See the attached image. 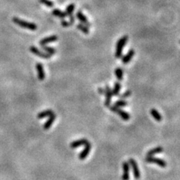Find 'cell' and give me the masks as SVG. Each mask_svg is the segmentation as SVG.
<instances>
[{
	"mask_svg": "<svg viewBox=\"0 0 180 180\" xmlns=\"http://www.w3.org/2000/svg\"><path fill=\"white\" fill-rule=\"evenodd\" d=\"M91 149H92V145H91V143H89V142H88L86 145H85L84 149H82V151L80 152V154L79 155V158L80 160H84L85 158L88 156L89 154Z\"/></svg>",
	"mask_w": 180,
	"mask_h": 180,
	"instance_id": "ba28073f",
	"label": "cell"
},
{
	"mask_svg": "<svg viewBox=\"0 0 180 180\" xmlns=\"http://www.w3.org/2000/svg\"><path fill=\"white\" fill-rule=\"evenodd\" d=\"M39 2H41V3L44 4V5H45L47 6V7H53V2H51L50 0H39Z\"/></svg>",
	"mask_w": 180,
	"mask_h": 180,
	"instance_id": "484cf974",
	"label": "cell"
},
{
	"mask_svg": "<svg viewBox=\"0 0 180 180\" xmlns=\"http://www.w3.org/2000/svg\"><path fill=\"white\" fill-rule=\"evenodd\" d=\"M128 163L130 164V165L132 167V170H133L134 176L136 179H138L140 177V170H139V167L137 163L136 162L134 159L133 158H130Z\"/></svg>",
	"mask_w": 180,
	"mask_h": 180,
	"instance_id": "5b68a950",
	"label": "cell"
},
{
	"mask_svg": "<svg viewBox=\"0 0 180 180\" xmlns=\"http://www.w3.org/2000/svg\"><path fill=\"white\" fill-rule=\"evenodd\" d=\"M146 161L147 163L150 164H155L158 165L161 167H167V162L163 159L161 158H155L153 156H146Z\"/></svg>",
	"mask_w": 180,
	"mask_h": 180,
	"instance_id": "277c9868",
	"label": "cell"
},
{
	"mask_svg": "<svg viewBox=\"0 0 180 180\" xmlns=\"http://www.w3.org/2000/svg\"><path fill=\"white\" fill-rule=\"evenodd\" d=\"M58 40V36L54 35L48 36V37H46L44 38H43L42 40H41L39 42L40 45L41 46H44L46 44H48L50 43H52V42H54Z\"/></svg>",
	"mask_w": 180,
	"mask_h": 180,
	"instance_id": "30bf717a",
	"label": "cell"
},
{
	"mask_svg": "<svg viewBox=\"0 0 180 180\" xmlns=\"http://www.w3.org/2000/svg\"><path fill=\"white\" fill-rule=\"evenodd\" d=\"M69 17H70V21H69V22H71V24L72 25V24H73V23H74L75 19H74V17L73 15H72V16H70Z\"/></svg>",
	"mask_w": 180,
	"mask_h": 180,
	"instance_id": "f1b7e54d",
	"label": "cell"
},
{
	"mask_svg": "<svg viewBox=\"0 0 180 180\" xmlns=\"http://www.w3.org/2000/svg\"><path fill=\"white\" fill-rule=\"evenodd\" d=\"M52 14L54 15V16H56V17H59V18H61V19L65 18V17L67 16L65 12H63L62 11H61V10H59V9H57V8H56V9L52 10Z\"/></svg>",
	"mask_w": 180,
	"mask_h": 180,
	"instance_id": "ac0fdd59",
	"label": "cell"
},
{
	"mask_svg": "<svg viewBox=\"0 0 180 180\" xmlns=\"http://www.w3.org/2000/svg\"><path fill=\"white\" fill-rule=\"evenodd\" d=\"M56 118V116L55 113H52V115H50V116H49L48 119L47 120V122H45L44 125V129L48 130L49 128L52 126V123L54 122Z\"/></svg>",
	"mask_w": 180,
	"mask_h": 180,
	"instance_id": "9a60e30c",
	"label": "cell"
},
{
	"mask_svg": "<svg viewBox=\"0 0 180 180\" xmlns=\"http://www.w3.org/2000/svg\"><path fill=\"white\" fill-rule=\"evenodd\" d=\"M134 50H133V49H131V50H130L128 52H127V54H125V56L122 57V63L123 64H127L128 62H131V60L132 59V58L134 57Z\"/></svg>",
	"mask_w": 180,
	"mask_h": 180,
	"instance_id": "4fadbf2b",
	"label": "cell"
},
{
	"mask_svg": "<svg viewBox=\"0 0 180 180\" xmlns=\"http://www.w3.org/2000/svg\"><path fill=\"white\" fill-rule=\"evenodd\" d=\"M36 69L38 71V77L40 80H44L45 78V73L44 70V66L41 63L36 64Z\"/></svg>",
	"mask_w": 180,
	"mask_h": 180,
	"instance_id": "7c38bea8",
	"label": "cell"
},
{
	"mask_svg": "<svg viewBox=\"0 0 180 180\" xmlns=\"http://www.w3.org/2000/svg\"><path fill=\"white\" fill-rule=\"evenodd\" d=\"M179 43H180V41H179Z\"/></svg>",
	"mask_w": 180,
	"mask_h": 180,
	"instance_id": "4dcf8cb0",
	"label": "cell"
},
{
	"mask_svg": "<svg viewBox=\"0 0 180 180\" xmlns=\"http://www.w3.org/2000/svg\"><path fill=\"white\" fill-rule=\"evenodd\" d=\"M127 40H128V36L127 35L122 36L120 39H119L118 42L116 44V52H115V56H116V59H120V57H122V50H123L124 47L127 44Z\"/></svg>",
	"mask_w": 180,
	"mask_h": 180,
	"instance_id": "7a4b0ae2",
	"label": "cell"
},
{
	"mask_svg": "<svg viewBox=\"0 0 180 180\" xmlns=\"http://www.w3.org/2000/svg\"><path fill=\"white\" fill-rule=\"evenodd\" d=\"M29 50H30V51L33 53V54H35V56H39V57H41V58L50 59L51 57V56H52V55L49 54V53H47V52L46 53V52H41L40 50H38V49L36 47H35V46H32V47H30Z\"/></svg>",
	"mask_w": 180,
	"mask_h": 180,
	"instance_id": "8992f818",
	"label": "cell"
},
{
	"mask_svg": "<svg viewBox=\"0 0 180 180\" xmlns=\"http://www.w3.org/2000/svg\"><path fill=\"white\" fill-rule=\"evenodd\" d=\"M12 20H13V22H14L15 24L17 25V26H20L22 28L29 29L31 30V31H35V30H36L38 29V26L35 23L23 20H21V19L18 18V17H13Z\"/></svg>",
	"mask_w": 180,
	"mask_h": 180,
	"instance_id": "6da1fadb",
	"label": "cell"
},
{
	"mask_svg": "<svg viewBox=\"0 0 180 180\" xmlns=\"http://www.w3.org/2000/svg\"><path fill=\"white\" fill-rule=\"evenodd\" d=\"M98 92H99L100 94H104V89H101V88H99L98 89Z\"/></svg>",
	"mask_w": 180,
	"mask_h": 180,
	"instance_id": "f546056e",
	"label": "cell"
},
{
	"mask_svg": "<svg viewBox=\"0 0 180 180\" xmlns=\"http://www.w3.org/2000/svg\"><path fill=\"white\" fill-rule=\"evenodd\" d=\"M41 47H42L44 50L46 51V52H47V53H49V54L53 55L56 53V50L55 48H52V47H47V46H46V45H44V46H41Z\"/></svg>",
	"mask_w": 180,
	"mask_h": 180,
	"instance_id": "cb8c5ba5",
	"label": "cell"
},
{
	"mask_svg": "<svg viewBox=\"0 0 180 180\" xmlns=\"http://www.w3.org/2000/svg\"><path fill=\"white\" fill-rule=\"evenodd\" d=\"M150 113L152 115V116L157 121V122H161L162 120V116L160 114V112L155 108H152L151 110H150Z\"/></svg>",
	"mask_w": 180,
	"mask_h": 180,
	"instance_id": "e0dca14e",
	"label": "cell"
},
{
	"mask_svg": "<svg viewBox=\"0 0 180 180\" xmlns=\"http://www.w3.org/2000/svg\"><path fill=\"white\" fill-rule=\"evenodd\" d=\"M61 24H62V26H63V27H69V26L71 25V22H68V21H66V20H62Z\"/></svg>",
	"mask_w": 180,
	"mask_h": 180,
	"instance_id": "83f0119b",
	"label": "cell"
},
{
	"mask_svg": "<svg viewBox=\"0 0 180 180\" xmlns=\"http://www.w3.org/2000/svg\"><path fill=\"white\" fill-rule=\"evenodd\" d=\"M76 17H77V18L80 21L81 23L86 25V26H91V23L89 22V20H87L86 17L82 14V12L81 11H77V14H76Z\"/></svg>",
	"mask_w": 180,
	"mask_h": 180,
	"instance_id": "8fae6325",
	"label": "cell"
},
{
	"mask_svg": "<svg viewBox=\"0 0 180 180\" xmlns=\"http://www.w3.org/2000/svg\"><path fill=\"white\" fill-rule=\"evenodd\" d=\"M53 113L51 110H44V111H42V112H39L38 114V119H43L44 117H47V116H50V115H52Z\"/></svg>",
	"mask_w": 180,
	"mask_h": 180,
	"instance_id": "ffe728a7",
	"label": "cell"
},
{
	"mask_svg": "<svg viewBox=\"0 0 180 180\" xmlns=\"http://www.w3.org/2000/svg\"><path fill=\"white\" fill-rule=\"evenodd\" d=\"M163 151L164 149L162 148V147H161V146H157L155 148L152 149L151 150H149V151L146 153V156H148V157H149V156H153L155 155H156V154L162 152Z\"/></svg>",
	"mask_w": 180,
	"mask_h": 180,
	"instance_id": "2e32d148",
	"label": "cell"
},
{
	"mask_svg": "<svg viewBox=\"0 0 180 180\" xmlns=\"http://www.w3.org/2000/svg\"><path fill=\"white\" fill-rule=\"evenodd\" d=\"M77 28L79 30H80L82 33L86 34V35H88L89 33V30L88 26H86V25L82 24V23H79L77 25Z\"/></svg>",
	"mask_w": 180,
	"mask_h": 180,
	"instance_id": "44dd1931",
	"label": "cell"
},
{
	"mask_svg": "<svg viewBox=\"0 0 180 180\" xmlns=\"http://www.w3.org/2000/svg\"><path fill=\"white\" fill-rule=\"evenodd\" d=\"M87 142H88V140L86 139H80V140H75L71 142L70 146H71V148L75 149L77 148V147H80L81 146H85Z\"/></svg>",
	"mask_w": 180,
	"mask_h": 180,
	"instance_id": "5bb4252c",
	"label": "cell"
},
{
	"mask_svg": "<svg viewBox=\"0 0 180 180\" xmlns=\"http://www.w3.org/2000/svg\"><path fill=\"white\" fill-rule=\"evenodd\" d=\"M109 108H110V110L111 111H112V112H116V113H117V114H118L124 121H128V120L130 119V118H131V116H130L128 112L122 110H121L119 107H116L114 105H113V106H110H110H109Z\"/></svg>",
	"mask_w": 180,
	"mask_h": 180,
	"instance_id": "3957f363",
	"label": "cell"
},
{
	"mask_svg": "<svg viewBox=\"0 0 180 180\" xmlns=\"http://www.w3.org/2000/svg\"><path fill=\"white\" fill-rule=\"evenodd\" d=\"M104 94H105V102H104V105L106 107H109L110 105V102H111V98L112 97V89H110V87L109 86H106V88H105V91H104Z\"/></svg>",
	"mask_w": 180,
	"mask_h": 180,
	"instance_id": "52a82bcc",
	"label": "cell"
},
{
	"mask_svg": "<svg viewBox=\"0 0 180 180\" xmlns=\"http://www.w3.org/2000/svg\"><path fill=\"white\" fill-rule=\"evenodd\" d=\"M115 74L118 79L119 81H122L123 80V70L120 68H117L115 70Z\"/></svg>",
	"mask_w": 180,
	"mask_h": 180,
	"instance_id": "7402d4cb",
	"label": "cell"
},
{
	"mask_svg": "<svg viewBox=\"0 0 180 180\" xmlns=\"http://www.w3.org/2000/svg\"><path fill=\"white\" fill-rule=\"evenodd\" d=\"M131 95V92L130 91V90H127V91H126V92H124L122 95H121L119 96L120 98H122V99H125V98H126V97H130Z\"/></svg>",
	"mask_w": 180,
	"mask_h": 180,
	"instance_id": "4316f807",
	"label": "cell"
},
{
	"mask_svg": "<svg viewBox=\"0 0 180 180\" xmlns=\"http://www.w3.org/2000/svg\"><path fill=\"white\" fill-rule=\"evenodd\" d=\"M121 89H122V86L120 84L119 82H116L114 83V86H113V89L112 90V95L117 96L119 94L120 91H121Z\"/></svg>",
	"mask_w": 180,
	"mask_h": 180,
	"instance_id": "d6986e66",
	"label": "cell"
},
{
	"mask_svg": "<svg viewBox=\"0 0 180 180\" xmlns=\"http://www.w3.org/2000/svg\"><path fill=\"white\" fill-rule=\"evenodd\" d=\"M122 168H123L122 180H129V163L127 161H124L122 164Z\"/></svg>",
	"mask_w": 180,
	"mask_h": 180,
	"instance_id": "9c48e42d",
	"label": "cell"
},
{
	"mask_svg": "<svg viewBox=\"0 0 180 180\" xmlns=\"http://www.w3.org/2000/svg\"><path fill=\"white\" fill-rule=\"evenodd\" d=\"M127 105V102L124 100H119V101H116L114 104V106L117 107H125Z\"/></svg>",
	"mask_w": 180,
	"mask_h": 180,
	"instance_id": "d4e9b609",
	"label": "cell"
},
{
	"mask_svg": "<svg viewBox=\"0 0 180 180\" xmlns=\"http://www.w3.org/2000/svg\"><path fill=\"white\" fill-rule=\"evenodd\" d=\"M75 9V5L74 4H70L68 6L67 8H66V15L68 16H72L74 14V11Z\"/></svg>",
	"mask_w": 180,
	"mask_h": 180,
	"instance_id": "603a6c76",
	"label": "cell"
}]
</instances>
